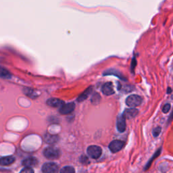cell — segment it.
I'll list each match as a JSON object with an SVG mask.
<instances>
[{"label":"cell","instance_id":"6da1fadb","mask_svg":"<svg viewBox=\"0 0 173 173\" xmlns=\"http://www.w3.org/2000/svg\"><path fill=\"white\" fill-rule=\"evenodd\" d=\"M44 156L49 160H56L60 156V151L56 147H49L43 151Z\"/></svg>","mask_w":173,"mask_h":173},{"label":"cell","instance_id":"7a4b0ae2","mask_svg":"<svg viewBox=\"0 0 173 173\" xmlns=\"http://www.w3.org/2000/svg\"><path fill=\"white\" fill-rule=\"evenodd\" d=\"M143 98L138 95H131L126 99V104L130 108H135L141 105Z\"/></svg>","mask_w":173,"mask_h":173},{"label":"cell","instance_id":"3957f363","mask_svg":"<svg viewBox=\"0 0 173 173\" xmlns=\"http://www.w3.org/2000/svg\"><path fill=\"white\" fill-rule=\"evenodd\" d=\"M102 153L101 148L97 145H91L87 148V154L93 159H97Z\"/></svg>","mask_w":173,"mask_h":173},{"label":"cell","instance_id":"277c9868","mask_svg":"<svg viewBox=\"0 0 173 173\" xmlns=\"http://www.w3.org/2000/svg\"><path fill=\"white\" fill-rule=\"evenodd\" d=\"M125 146V142L121 140H114L109 145V149L112 153L119 152Z\"/></svg>","mask_w":173,"mask_h":173},{"label":"cell","instance_id":"5b68a950","mask_svg":"<svg viewBox=\"0 0 173 173\" xmlns=\"http://www.w3.org/2000/svg\"><path fill=\"white\" fill-rule=\"evenodd\" d=\"M43 173H58L59 167L56 163L49 162L44 164L42 167Z\"/></svg>","mask_w":173,"mask_h":173},{"label":"cell","instance_id":"8992f818","mask_svg":"<svg viewBox=\"0 0 173 173\" xmlns=\"http://www.w3.org/2000/svg\"><path fill=\"white\" fill-rule=\"evenodd\" d=\"M126 118L124 116V114H122L118 116L117 122H116V127L117 129L120 133H123L126 130L127 128V123H126Z\"/></svg>","mask_w":173,"mask_h":173},{"label":"cell","instance_id":"52a82bcc","mask_svg":"<svg viewBox=\"0 0 173 173\" xmlns=\"http://www.w3.org/2000/svg\"><path fill=\"white\" fill-rule=\"evenodd\" d=\"M75 106L74 103H69L67 104H64L62 107H60V112L62 114H69L75 110Z\"/></svg>","mask_w":173,"mask_h":173},{"label":"cell","instance_id":"ba28073f","mask_svg":"<svg viewBox=\"0 0 173 173\" xmlns=\"http://www.w3.org/2000/svg\"><path fill=\"white\" fill-rule=\"evenodd\" d=\"M101 91L106 95H111L114 93L113 84L110 82L106 83L103 85L101 88Z\"/></svg>","mask_w":173,"mask_h":173},{"label":"cell","instance_id":"9c48e42d","mask_svg":"<svg viewBox=\"0 0 173 173\" xmlns=\"http://www.w3.org/2000/svg\"><path fill=\"white\" fill-rule=\"evenodd\" d=\"M139 114L138 110L134 108L126 109L124 112V113H123L126 119H134V118H135L137 116V114Z\"/></svg>","mask_w":173,"mask_h":173},{"label":"cell","instance_id":"30bf717a","mask_svg":"<svg viewBox=\"0 0 173 173\" xmlns=\"http://www.w3.org/2000/svg\"><path fill=\"white\" fill-rule=\"evenodd\" d=\"M37 164H38L37 159L34 157L26 158L23 161V165L25 167H30V168H32V167L36 166Z\"/></svg>","mask_w":173,"mask_h":173},{"label":"cell","instance_id":"8fae6325","mask_svg":"<svg viewBox=\"0 0 173 173\" xmlns=\"http://www.w3.org/2000/svg\"><path fill=\"white\" fill-rule=\"evenodd\" d=\"M161 152H162V147H160V148H159V149L154 153V154L153 155L152 157L150 159V160L147 162V163L146 164H145V168H144V171H147V170L150 168V166H152V164L153 162V161L155 160V159L157 158L158 157V156H160V154L161 153Z\"/></svg>","mask_w":173,"mask_h":173},{"label":"cell","instance_id":"7c38bea8","mask_svg":"<svg viewBox=\"0 0 173 173\" xmlns=\"http://www.w3.org/2000/svg\"><path fill=\"white\" fill-rule=\"evenodd\" d=\"M48 105L51 107H54V108H57V107H62L64 104V102L62 100H58V99L56 98H51L49 99L47 101Z\"/></svg>","mask_w":173,"mask_h":173},{"label":"cell","instance_id":"4fadbf2b","mask_svg":"<svg viewBox=\"0 0 173 173\" xmlns=\"http://www.w3.org/2000/svg\"><path fill=\"white\" fill-rule=\"evenodd\" d=\"M15 162V158L13 156H6L0 158V165L8 166L13 164Z\"/></svg>","mask_w":173,"mask_h":173},{"label":"cell","instance_id":"5bb4252c","mask_svg":"<svg viewBox=\"0 0 173 173\" xmlns=\"http://www.w3.org/2000/svg\"><path fill=\"white\" fill-rule=\"evenodd\" d=\"M103 75H114V76H117V77H119V79H121V80L127 81V79H126L124 76H123V75L119 72V70H115V69L108 70L107 71H106L105 73H104Z\"/></svg>","mask_w":173,"mask_h":173},{"label":"cell","instance_id":"9a60e30c","mask_svg":"<svg viewBox=\"0 0 173 173\" xmlns=\"http://www.w3.org/2000/svg\"><path fill=\"white\" fill-rule=\"evenodd\" d=\"M11 76L12 75L9 71L6 68L0 66V77L4 79H10Z\"/></svg>","mask_w":173,"mask_h":173},{"label":"cell","instance_id":"2e32d148","mask_svg":"<svg viewBox=\"0 0 173 173\" xmlns=\"http://www.w3.org/2000/svg\"><path fill=\"white\" fill-rule=\"evenodd\" d=\"M91 92H92V87H90L88 88L85 91L82 93V94L79 96V97H78V101H83L85 100H86V99L88 97V96L91 94Z\"/></svg>","mask_w":173,"mask_h":173},{"label":"cell","instance_id":"e0dca14e","mask_svg":"<svg viewBox=\"0 0 173 173\" xmlns=\"http://www.w3.org/2000/svg\"><path fill=\"white\" fill-rule=\"evenodd\" d=\"M60 173H75V171L72 166H65L61 169Z\"/></svg>","mask_w":173,"mask_h":173},{"label":"cell","instance_id":"ac0fdd59","mask_svg":"<svg viewBox=\"0 0 173 173\" xmlns=\"http://www.w3.org/2000/svg\"><path fill=\"white\" fill-rule=\"evenodd\" d=\"M162 131V128L160 127H156L155 128H153V135L154 137H157L159 135H160V134Z\"/></svg>","mask_w":173,"mask_h":173},{"label":"cell","instance_id":"d6986e66","mask_svg":"<svg viewBox=\"0 0 173 173\" xmlns=\"http://www.w3.org/2000/svg\"><path fill=\"white\" fill-rule=\"evenodd\" d=\"M171 104L170 103H166L165 105L163 106L162 108V112H164V114H166L168 113V112L170 111V110H171Z\"/></svg>","mask_w":173,"mask_h":173},{"label":"cell","instance_id":"ffe728a7","mask_svg":"<svg viewBox=\"0 0 173 173\" xmlns=\"http://www.w3.org/2000/svg\"><path fill=\"white\" fill-rule=\"evenodd\" d=\"M136 65H137V61H136V58L135 57H133V60H132V62H131V72L134 73V68L136 67Z\"/></svg>","mask_w":173,"mask_h":173},{"label":"cell","instance_id":"44dd1931","mask_svg":"<svg viewBox=\"0 0 173 173\" xmlns=\"http://www.w3.org/2000/svg\"><path fill=\"white\" fill-rule=\"evenodd\" d=\"M20 173H34L33 169L30 167H26L24 169L22 170V171Z\"/></svg>","mask_w":173,"mask_h":173},{"label":"cell","instance_id":"7402d4cb","mask_svg":"<svg viewBox=\"0 0 173 173\" xmlns=\"http://www.w3.org/2000/svg\"><path fill=\"white\" fill-rule=\"evenodd\" d=\"M26 93L27 95L29 96V97H32V95H34V97H35V92H34L32 89H28V92H26Z\"/></svg>","mask_w":173,"mask_h":173},{"label":"cell","instance_id":"603a6c76","mask_svg":"<svg viewBox=\"0 0 173 173\" xmlns=\"http://www.w3.org/2000/svg\"><path fill=\"white\" fill-rule=\"evenodd\" d=\"M56 137L51 136L50 137H47V138L45 139V141H47L48 142H49V143H50L51 141V142H53V141H54V140H56Z\"/></svg>","mask_w":173,"mask_h":173},{"label":"cell","instance_id":"cb8c5ba5","mask_svg":"<svg viewBox=\"0 0 173 173\" xmlns=\"http://www.w3.org/2000/svg\"><path fill=\"white\" fill-rule=\"evenodd\" d=\"M172 120H173V110L172 111L171 114L170 115V116L168 119V124H170V123L172 121Z\"/></svg>","mask_w":173,"mask_h":173},{"label":"cell","instance_id":"d4e9b609","mask_svg":"<svg viewBox=\"0 0 173 173\" xmlns=\"http://www.w3.org/2000/svg\"><path fill=\"white\" fill-rule=\"evenodd\" d=\"M171 92H172L171 88V87H168V90H167V93H171Z\"/></svg>","mask_w":173,"mask_h":173}]
</instances>
